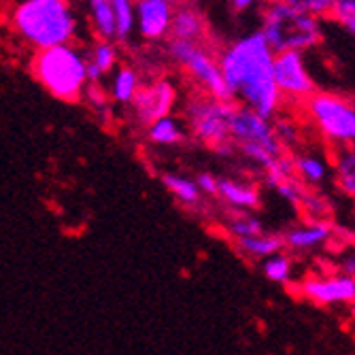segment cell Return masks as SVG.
<instances>
[{"label": "cell", "mask_w": 355, "mask_h": 355, "mask_svg": "<svg viewBox=\"0 0 355 355\" xmlns=\"http://www.w3.org/2000/svg\"><path fill=\"white\" fill-rule=\"evenodd\" d=\"M296 171L300 173V177L306 181V183H313V185H319L321 181L326 179L328 175V166L321 157L317 155H302L296 159Z\"/></svg>", "instance_id": "cb8c5ba5"}, {"label": "cell", "mask_w": 355, "mask_h": 355, "mask_svg": "<svg viewBox=\"0 0 355 355\" xmlns=\"http://www.w3.org/2000/svg\"><path fill=\"white\" fill-rule=\"evenodd\" d=\"M272 58L275 53L260 30L228 43L217 53L219 73L230 101L268 121L283 107L272 77Z\"/></svg>", "instance_id": "6da1fadb"}, {"label": "cell", "mask_w": 355, "mask_h": 355, "mask_svg": "<svg viewBox=\"0 0 355 355\" xmlns=\"http://www.w3.org/2000/svg\"><path fill=\"white\" fill-rule=\"evenodd\" d=\"M277 191H279V196H281V198H285V200H289V202H294V205H298V202L304 198V191H302V187L294 181V177H292V179H287V181L281 183V185H277Z\"/></svg>", "instance_id": "f1b7e54d"}, {"label": "cell", "mask_w": 355, "mask_h": 355, "mask_svg": "<svg viewBox=\"0 0 355 355\" xmlns=\"http://www.w3.org/2000/svg\"><path fill=\"white\" fill-rule=\"evenodd\" d=\"M336 179H338V187L347 193V196H353L355 193V153L353 147H343L336 159Z\"/></svg>", "instance_id": "603a6c76"}, {"label": "cell", "mask_w": 355, "mask_h": 355, "mask_svg": "<svg viewBox=\"0 0 355 355\" xmlns=\"http://www.w3.org/2000/svg\"><path fill=\"white\" fill-rule=\"evenodd\" d=\"M9 26L32 51L71 45L79 35L71 0H17L9 11Z\"/></svg>", "instance_id": "7a4b0ae2"}, {"label": "cell", "mask_w": 355, "mask_h": 355, "mask_svg": "<svg viewBox=\"0 0 355 355\" xmlns=\"http://www.w3.org/2000/svg\"><path fill=\"white\" fill-rule=\"evenodd\" d=\"M283 3L300 13L315 17V19H326V17H330L334 0H283Z\"/></svg>", "instance_id": "484cf974"}, {"label": "cell", "mask_w": 355, "mask_h": 355, "mask_svg": "<svg viewBox=\"0 0 355 355\" xmlns=\"http://www.w3.org/2000/svg\"><path fill=\"white\" fill-rule=\"evenodd\" d=\"M330 17L347 32V35H355V0H334Z\"/></svg>", "instance_id": "d4e9b609"}, {"label": "cell", "mask_w": 355, "mask_h": 355, "mask_svg": "<svg viewBox=\"0 0 355 355\" xmlns=\"http://www.w3.org/2000/svg\"><path fill=\"white\" fill-rule=\"evenodd\" d=\"M193 183L198 185L200 193H202V191H207V193H217V179H215L211 173H200Z\"/></svg>", "instance_id": "f546056e"}, {"label": "cell", "mask_w": 355, "mask_h": 355, "mask_svg": "<svg viewBox=\"0 0 355 355\" xmlns=\"http://www.w3.org/2000/svg\"><path fill=\"white\" fill-rule=\"evenodd\" d=\"M168 39L185 43H207L209 24L205 13L198 7H193L189 0H179L173 7Z\"/></svg>", "instance_id": "7c38bea8"}, {"label": "cell", "mask_w": 355, "mask_h": 355, "mask_svg": "<svg viewBox=\"0 0 355 355\" xmlns=\"http://www.w3.org/2000/svg\"><path fill=\"white\" fill-rule=\"evenodd\" d=\"M230 143L234 145H255L262 147L272 155H281L283 145L277 141L272 123L257 113L245 109V107H234L232 117H230Z\"/></svg>", "instance_id": "30bf717a"}, {"label": "cell", "mask_w": 355, "mask_h": 355, "mask_svg": "<svg viewBox=\"0 0 355 355\" xmlns=\"http://www.w3.org/2000/svg\"><path fill=\"white\" fill-rule=\"evenodd\" d=\"M115 17V41H128L135 35V0H111Z\"/></svg>", "instance_id": "44dd1931"}, {"label": "cell", "mask_w": 355, "mask_h": 355, "mask_svg": "<svg viewBox=\"0 0 355 355\" xmlns=\"http://www.w3.org/2000/svg\"><path fill=\"white\" fill-rule=\"evenodd\" d=\"M272 77L275 85L281 94V98L292 101H306L315 87V79L306 67L304 53L300 51H281L272 58Z\"/></svg>", "instance_id": "ba28073f"}, {"label": "cell", "mask_w": 355, "mask_h": 355, "mask_svg": "<svg viewBox=\"0 0 355 355\" xmlns=\"http://www.w3.org/2000/svg\"><path fill=\"white\" fill-rule=\"evenodd\" d=\"M239 247L241 251H245L251 257H270L281 253L283 245V236H270V234H260V236H245L239 239Z\"/></svg>", "instance_id": "ffe728a7"}, {"label": "cell", "mask_w": 355, "mask_h": 355, "mask_svg": "<svg viewBox=\"0 0 355 355\" xmlns=\"http://www.w3.org/2000/svg\"><path fill=\"white\" fill-rule=\"evenodd\" d=\"M343 270H345L347 277H353V272H355V260H353V255H347V260L343 264Z\"/></svg>", "instance_id": "1f68e13d"}, {"label": "cell", "mask_w": 355, "mask_h": 355, "mask_svg": "<svg viewBox=\"0 0 355 355\" xmlns=\"http://www.w3.org/2000/svg\"><path fill=\"white\" fill-rule=\"evenodd\" d=\"M234 103L230 101H217L211 96L191 101L185 109L191 137L217 149L219 153H228L230 143V117L234 111Z\"/></svg>", "instance_id": "8992f818"}, {"label": "cell", "mask_w": 355, "mask_h": 355, "mask_svg": "<svg viewBox=\"0 0 355 355\" xmlns=\"http://www.w3.org/2000/svg\"><path fill=\"white\" fill-rule=\"evenodd\" d=\"M177 105V85L168 77H157L149 83H141L139 92L135 94L132 103L128 105L132 109L139 123L149 125L159 117L173 115Z\"/></svg>", "instance_id": "9c48e42d"}, {"label": "cell", "mask_w": 355, "mask_h": 355, "mask_svg": "<svg viewBox=\"0 0 355 355\" xmlns=\"http://www.w3.org/2000/svg\"><path fill=\"white\" fill-rule=\"evenodd\" d=\"M147 139L153 145L171 147V145H179L185 139V130L177 117L166 115V117H159L147 125Z\"/></svg>", "instance_id": "ac0fdd59"}, {"label": "cell", "mask_w": 355, "mask_h": 355, "mask_svg": "<svg viewBox=\"0 0 355 355\" xmlns=\"http://www.w3.org/2000/svg\"><path fill=\"white\" fill-rule=\"evenodd\" d=\"M166 51L177 67H181L207 92V96L217 98V101H230L228 89H225V83H223L221 73H219L217 53L211 51V47L207 43L168 41Z\"/></svg>", "instance_id": "52a82bcc"}, {"label": "cell", "mask_w": 355, "mask_h": 355, "mask_svg": "<svg viewBox=\"0 0 355 355\" xmlns=\"http://www.w3.org/2000/svg\"><path fill=\"white\" fill-rule=\"evenodd\" d=\"M89 24L98 41H115V17L111 0H87Z\"/></svg>", "instance_id": "2e32d148"}, {"label": "cell", "mask_w": 355, "mask_h": 355, "mask_svg": "<svg viewBox=\"0 0 355 355\" xmlns=\"http://www.w3.org/2000/svg\"><path fill=\"white\" fill-rule=\"evenodd\" d=\"M264 275L266 279L275 281V283H287L289 277H292V262H289L287 255H270L264 262Z\"/></svg>", "instance_id": "4316f807"}, {"label": "cell", "mask_w": 355, "mask_h": 355, "mask_svg": "<svg viewBox=\"0 0 355 355\" xmlns=\"http://www.w3.org/2000/svg\"><path fill=\"white\" fill-rule=\"evenodd\" d=\"M30 71L51 96L64 103L81 101L89 87L87 58L75 43L35 51L30 60Z\"/></svg>", "instance_id": "3957f363"}, {"label": "cell", "mask_w": 355, "mask_h": 355, "mask_svg": "<svg viewBox=\"0 0 355 355\" xmlns=\"http://www.w3.org/2000/svg\"><path fill=\"white\" fill-rule=\"evenodd\" d=\"M260 35L264 37L272 53H306L324 41V26H321V19L292 9L283 0H268L262 9Z\"/></svg>", "instance_id": "277c9868"}, {"label": "cell", "mask_w": 355, "mask_h": 355, "mask_svg": "<svg viewBox=\"0 0 355 355\" xmlns=\"http://www.w3.org/2000/svg\"><path fill=\"white\" fill-rule=\"evenodd\" d=\"M162 183L166 185V189L171 193H175L177 200H181L185 207H196L200 202V189L191 179L181 177V175H164Z\"/></svg>", "instance_id": "7402d4cb"}, {"label": "cell", "mask_w": 355, "mask_h": 355, "mask_svg": "<svg viewBox=\"0 0 355 355\" xmlns=\"http://www.w3.org/2000/svg\"><path fill=\"white\" fill-rule=\"evenodd\" d=\"M330 234H332V228L328 223H313V225H306V228L287 232L283 236V245L289 249L302 251V249H311V247L326 243L330 239Z\"/></svg>", "instance_id": "e0dca14e"}, {"label": "cell", "mask_w": 355, "mask_h": 355, "mask_svg": "<svg viewBox=\"0 0 355 355\" xmlns=\"http://www.w3.org/2000/svg\"><path fill=\"white\" fill-rule=\"evenodd\" d=\"M173 17V5L157 3V0H135V30L141 39L157 43L168 39Z\"/></svg>", "instance_id": "8fae6325"}, {"label": "cell", "mask_w": 355, "mask_h": 355, "mask_svg": "<svg viewBox=\"0 0 355 355\" xmlns=\"http://www.w3.org/2000/svg\"><path fill=\"white\" fill-rule=\"evenodd\" d=\"M306 113L321 137L334 145L351 147L355 141V107L351 98L334 92H313L304 101Z\"/></svg>", "instance_id": "5b68a950"}, {"label": "cell", "mask_w": 355, "mask_h": 355, "mask_svg": "<svg viewBox=\"0 0 355 355\" xmlns=\"http://www.w3.org/2000/svg\"><path fill=\"white\" fill-rule=\"evenodd\" d=\"M141 87V77L132 67H117L111 79V96L119 105H130Z\"/></svg>", "instance_id": "d6986e66"}, {"label": "cell", "mask_w": 355, "mask_h": 355, "mask_svg": "<svg viewBox=\"0 0 355 355\" xmlns=\"http://www.w3.org/2000/svg\"><path fill=\"white\" fill-rule=\"evenodd\" d=\"M217 193L234 209L241 211H251L257 209L260 205V193H257L255 187L239 183V181H230V179H217Z\"/></svg>", "instance_id": "9a60e30c"}, {"label": "cell", "mask_w": 355, "mask_h": 355, "mask_svg": "<svg viewBox=\"0 0 355 355\" xmlns=\"http://www.w3.org/2000/svg\"><path fill=\"white\" fill-rule=\"evenodd\" d=\"M230 230L236 239H245V236H260L264 234L262 221L255 217H239L230 223Z\"/></svg>", "instance_id": "83f0119b"}, {"label": "cell", "mask_w": 355, "mask_h": 355, "mask_svg": "<svg viewBox=\"0 0 355 355\" xmlns=\"http://www.w3.org/2000/svg\"><path fill=\"white\" fill-rule=\"evenodd\" d=\"M87 58V81L89 85H98L107 75H111L117 69L119 51L113 41H96L85 53Z\"/></svg>", "instance_id": "5bb4252c"}, {"label": "cell", "mask_w": 355, "mask_h": 355, "mask_svg": "<svg viewBox=\"0 0 355 355\" xmlns=\"http://www.w3.org/2000/svg\"><path fill=\"white\" fill-rule=\"evenodd\" d=\"M302 292L315 304H334L347 302L351 304L355 298V281L353 277H328V279H311L302 285Z\"/></svg>", "instance_id": "4fadbf2b"}, {"label": "cell", "mask_w": 355, "mask_h": 355, "mask_svg": "<svg viewBox=\"0 0 355 355\" xmlns=\"http://www.w3.org/2000/svg\"><path fill=\"white\" fill-rule=\"evenodd\" d=\"M157 3H166V5H173V7H175V5L179 3V0H157Z\"/></svg>", "instance_id": "d6a6232c"}, {"label": "cell", "mask_w": 355, "mask_h": 355, "mask_svg": "<svg viewBox=\"0 0 355 355\" xmlns=\"http://www.w3.org/2000/svg\"><path fill=\"white\" fill-rule=\"evenodd\" d=\"M228 3H230L232 11L245 13V11H249V9H253L257 5V0H228Z\"/></svg>", "instance_id": "4dcf8cb0"}]
</instances>
